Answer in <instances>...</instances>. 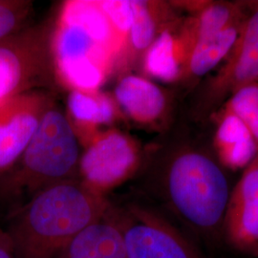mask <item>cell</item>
Returning <instances> with one entry per match:
<instances>
[{"mask_svg":"<svg viewBox=\"0 0 258 258\" xmlns=\"http://www.w3.org/2000/svg\"><path fill=\"white\" fill-rule=\"evenodd\" d=\"M83 148L80 180L105 197L138 175L146 157V148L137 140L117 128L102 130Z\"/></svg>","mask_w":258,"mask_h":258,"instance_id":"cell-8","label":"cell"},{"mask_svg":"<svg viewBox=\"0 0 258 258\" xmlns=\"http://www.w3.org/2000/svg\"><path fill=\"white\" fill-rule=\"evenodd\" d=\"M55 258H127L110 205L99 220L79 232Z\"/></svg>","mask_w":258,"mask_h":258,"instance_id":"cell-16","label":"cell"},{"mask_svg":"<svg viewBox=\"0 0 258 258\" xmlns=\"http://www.w3.org/2000/svg\"><path fill=\"white\" fill-rule=\"evenodd\" d=\"M0 258H16L6 230L0 226Z\"/></svg>","mask_w":258,"mask_h":258,"instance_id":"cell-22","label":"cell"},{"mask_svg":"<svg viewBox=\"0 0 258 258\" xmlns=\"http://www.w3.org/2000/svg\"><path fill=\"white\" fill-rule=\"evenodd\" d=\"M247 5L239 36L221 67L191 92L188 119L194 123L209 121L232 94L258 83V1H247Z\"/></svg>","mask_w":258,"mask_h":258,"instance_id":"cell-6","label":"cell"},{"mask_svg":"<svg viewBox=\"0 0 258 258\" xmlns=\"http://www.w3.org/2000/svg\"><path fill=\"white\" fill-rule=\"evenodd\" d=\"M247 13V1L209 0L207 6L197 14L183 18L179 32L187 55L198 42L219 33L235 20L244 18Z\"/></svg>","mask_w":258,"mask_h":258,"instance_id":"cell-18","label":"cell"},{"mask_svg":"<svg viewBox=\"0 0 258 258\" xmlns=\"http://www.w3.org/2000/svg\"><path fill=\"white\" fill-rule=\"evenodd\" d=\"M127 258H206L158 205L139 192L112 203Z\"/></svg>","mask_w":258,"mask_h":258,"instance_id":"cell-5","label":"cell"},{"mask_svg":"<svg viewBox=\"0 0 258 258\" xmlns=\"http://www.w3.org/2000/svg\"><path fill=\"white\" fill-rule=\"evenodd\" d=\"M221 108L235 115L245 124L258 147V83L237 90Z\"/></svg>","mask_w":258,"mask_h":258,"instance_id":"cell-19","label":"cell"},{"mask_svg":"<svg viewBox=\"0 0 258 258\" xmlns=\"http://www.w3.org/2000/svg\"><path fill=\"white\" fill-rule=\"evenodd\" d=\"M101 6L106 13L111 24L120 37L125 40L133 21V7L131 0H101Z\"/></svg>","mask_w":258,"mask_h":258,"instance_id":"cell-21","label":"cell"},{"mask_svg":"<svg viewBox=\"0 0 258 258\" xmlns=\"http://www.w3.org/2000/svg\"><path fill=\"white\" fill-rule=\"evenodd\" d=\"M182 19L159 35L140 61L143 76L153 82L177 84L180 80L187 55L179 32Z\"/></svg>","mask_w":258,"mask_h":258,"instance_id":"cell-17","label":"cell"},{"mask_svg":"<svg viewBox=\"0 0 258 258\" xmlns=\"http://www.w3.org/2000/svg\"><path fill=\"white\" fill-rule=\"evenodd\" d=\"M49 90H35L0 102V177L18 164L44 113L55 102Z\"/></svg>","mask_w":258,"mask_h":258,"instance_id":"cell-10","label":"cell"},{"mask_svg":"<svg viewBox=\"0 0 258 258\" xmlns=\"http://www.w3.org/2000/svg\"><path fill=\"white\" fill-rule=\"evenodd\" d=\"M222 237L240 253L258 257V154L231 188Z\"/></svg>","mask_w":258,"mask_h":258,"instance_id":"cell-11","label":"cell"},{"mask_svg":"<svg viewBox=\"0 0 258 258\" xmlns=\"http://www.w3.org/2000/svg\"><path fill=\"white\" fill-rule=\"evenodd\" d=\"M33 2L0 0V41L31 25Z\"/></svg>","mask_w":258,"mask_h":258,"instance_id":"cell-20","label":"cell"},{"mask_svg":"<svg viewBox=\"0 0 258 258\" xmlns=\"http://www.w3.org/2000/svg\"><path fill=\"white\" fill-rule=\"evenodd\" d=\"M113 98L120 115L141 128L164 134L174 125L175 93L143 75H121Z\"/></svg>","mask_w":258,"mask_h":258,"instance_id":"cell-9","label":"cell"},{"mask_svg":"<svg viewBox=\"0 0 258 258\" xmlns=\"http://www.w3.org/2000/svg\"><path fill=\"white\" fill-rule=\"evenodd\" d=\"M81 148L66 112L53 102L18 164L0 177V196L28 200L47 186L80 179Z\"/></svg>","mask_w":258,"mask_h":258,"instance_id":"cell-4","label":"cell"},{"mask_svg":"<svg viewBox=\"0 0 258 258\" xmlns=\"http://www.w3.org/2000/svg\"><path fill=\"white\" fill-rule=\"evenodd\" d=\"M110 205L80 179L52 184L12 212L8 227L16 258H55Z\"/></svg>","mask_w":258,"mask_h":258,"instance_id":"cell-2","label":"cell"},{"mask_svg":"<svg viewBox=\"0 0 258 258\" xmlns=\"http://www.w3.org/2000/svg\"><path fill=\"white\" fill-rule=\"evenodd\" d=\"M54 22L29 25L0 41V102L56 84L51 39Z\"/></svg>","mask_w":258,"mask_h":258,"instance_id":"cell-7","label":"cell"},{"mask_svg":"<svg viewBox=\"0 0 258 258\" xmlns=\"http://www.w3.org/2000/svg\"><path fill=\"white\" fill-rule=\"evenodd\" d=\"M133 21L116 72L130 73L139 67L144 54L159 35L181 19L180 11L172 2L131 0ZM120 75V76H121Z\"/></svg>","mask_w":258,"mask_h":258,"instance_id":"cell-12","label":"cell"},{"mask_svg":"<svg viewBox=\"0 0 258 258\" xmlns=\"http://www.w3.org/2000/svg\"><path fill=\"white\" fill-rule=\"evenodd\" d=\"M66 104V114L82 147H85L102 132V127L114 123L120 114L114 98L100 90H72L69 92Z\"/></svg>","mask_w":258,"mask_h":258,"instance_id":"cell-14","label":"cell"},{"mask_svg":"<svg viewBox=\"0 0 258 258\" xmlns=\"http://www.w3.org/2000/svg\"><path fill=\"white\" fill-rule=\"evenodd\" d=\"M246 17L247 15L191 48L177 83L180 88H183L187 93L192 92L206 75L223 62L239 36Z\"/></svg>","mask_w":258,"mask_h":258,"instance_id":"cell-15","label":"cell"},{"mask_svg":"<svg viewBox=\"0 0 258 258\" xmlns=\"http://www.w3.org/2000/svg\"><path fill=\"white\" fill-rule=\"evenodd\" d=\"M164 134L146 148L140 192L195 236L211 244L221 242L232 188L229 170L212 143L187 125L174 124Z\"/></svg>","mask_w":258,"mask_h":258,"instance_id":"cell-1","label":"cell"},{"mask_svg":"<svg viewBox=\"0 0 258 258\" xmlns=\"http://www.w3.org/2000/svg\"><path fill=\"white\" fill-rule=\"evenodd\" d=\"M209 121L215 125L211 143L222 166L229 171L245 169L258 154L257 145L245 124L223 108Z\"/></svg>","mask_w":258,"mask_h":258,"instance_id":"cell-13","label":"cell"},{"mask_svg":"<svg viewBox=\"0 0 258 258\" xmlns=\"http://www.w3.org/2000/svg\"><path fill=\"white\" fill-rule=\"evenodd\" d=\"M124 46L100 1H66L51 39L56 83L70 91L100 90L115 73Z\"/></svg>","mask_w":258,"mask_h":258,"instance_id":"cell-3","label":"cell"}]
</instances>
